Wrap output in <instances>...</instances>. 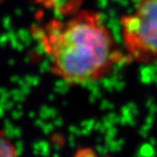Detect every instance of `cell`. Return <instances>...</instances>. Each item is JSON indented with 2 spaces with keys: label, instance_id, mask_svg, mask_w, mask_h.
<instances>
[{
  "label": "cell",
  "instance_id": "277c9868",
  "mask_svg": "<svg viewBox=\"0 0 157 157\" xmlns=\"http://www.w3.org/2000/svg\"><path fill=\"white\" fill-rule=\"evenodd\" d=\"M76 157H95L94 154L91 150H82L78 153Z\"/></svg>",
  "mask_w": 157,
  "mask_h": 157
},
{
  "label": "cell",
  "instance_id": "7a4b0ae2",
  "mask_svg": "<svg viewBox=\"0 0 157 157\" xmlns=\"http://www.w3.org/2000/svg\"><path fill=\"white\" fill-rule=\"evenodd\" d=\"M121 35L128 59L157 62V0H139L135 11L121 17Z\"/></svg>",
  "mask_w": 157,
  "mask_h": 157
},
{
  "label": "cell",
  "instance_id": "6da1fadb",
  "mask_svg": "<svg viewBox=\"0 0 157 157\" xmlns=\"http://www.w3.org/2000/svg\"><path fill=\"white\" fill-rule=\"evenodd\" d=\"M39 38L52 73L70 85L99 81L128 59L94 11L84 10L66 20H52L40 30Z\"/></svg>",
  "mask_w": 157,
  "mask_h": 157
},
{
  "label": "cell",
  "instance_id": "3957f363",
  "mask_svg": "<svg viewBox=\"0 0 157 157\" xmlns=\"http://www.w3.org/2000/svg\"><path fill=\"white\" fill-rule=\"evenodd\" d=\"M0 157H20L15 144L0 129Z\"/></svg>",
  "mask_w": 157,
  "mask_h": 157
}]
</instances>
